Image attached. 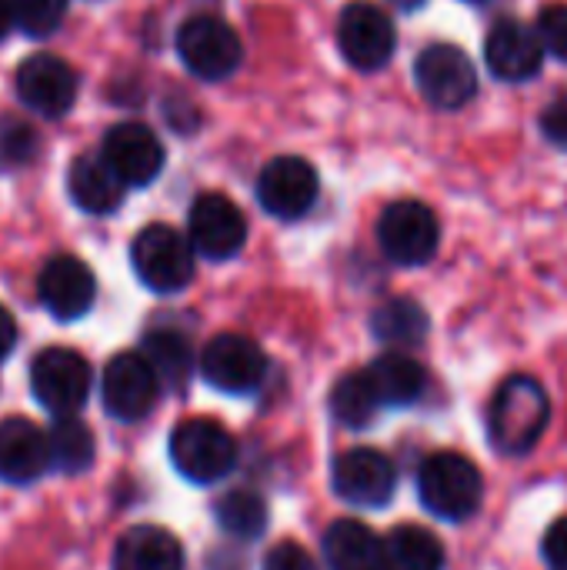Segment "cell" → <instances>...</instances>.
Instances as JSON below:
<instances>
[{
    "label": "cell",
    "instance_id": "obj_1",
    "mask_svg": "<svg viewBox=\"0 0 567 570\" xmlns=\"http://www.w3.org/2000/svg\"><path fill=\"white\" fill-rule=\"evenodd\" d=\"M551 421V401L535 377H508L488 411V434L501 454H528Z\"/></svg>",
    "mask_w": 567,
    "mask_h": 570
},
{
    "label": "cell",
    "instance_id": "obj_2",
    "mask_svg": "<svg viewBox=\"0 0 567 570\" xmlns=\"http://www.w3.org/2000/svg\"><path fill=\"white\" fill-rule=\"evenodd\" d=\"M421 504L441 521H468L485 501V478L475 461L458 451L431 454L418 471Z\"/></svg>",
    "mask_w": 567,
    "mask_h": 570
},
{
    "label": "cell",
    "instance_id": "obj_3",
    "mask_svg": "<svg viewBox=\"0 0 567 570\" xmlns=\"http://www.w3.org/2000/svg\"><path fill=\"white\" fill-rule=\"evenodd\" d=\"M130 264L140 284L157 294H177L194 277V250L187 237H180L167 224H150L134 237Z\"/></svg>",
    "mask_w": 567,
    "mask_h": 570
},
{
    "label": "cell",
    "instance_id": "obj_4",
    "mask_svg": "<svg viewBox=\"0 0 567 570\" xmlns=\"http://www.w3.org/2000/svg\"><path fill=\"white\" fill-rule=\"evenodd\" d=\"M170 461L194 484H214L234 471L237 448L227 428L207 417H190L170 434Z\"/></svg>",
    "mask_w": 567,
    "mask_h": 570
},
{
    "label": "cell",
    "instance_id": "obj_5",
    "mask_svg": "<svg viewBox=\"0 0 567 570\" xmlns=\"http://www.w3.org/2000/svg\"><path fill=\"white\" fill-rule=\"evenodd\" d=\"M378 240L388 261L401 267H421L438 254L441 227L428 204L421 200H398L378 220Z\"/></svg>",
    "mask_w": 567,
    "mask_h": 570
},
{
    "label": "cell",
    "instance_id": "obj_6",
    "mask_svg": "<svg viewBox=\"0 0 567 570\" xmlns=\"http://www.w3.org/2000/svg\"><path fill=\"white\" fill-rule=\"evenodd\" d=\"M177 53H180L184 67L201 80H224L244 60V47H241V37L234 33V27L217 17H207V13L190 17L177 30Z\"/></svg>",
    "mask_w": 567,
    "mask_h": 570
},
{
    "label": "cell",
    "instance_id": "obj_7",
    "mask_svg": "<svg viewBox=\"0 0 567 570\" xmlns=\"http://www.w3.org/2000/svg\"><path fill=\"white\" fill-rule=\"evenodd\" d=\"M414 80L424 100L438 110H461L478 94V70L454 43H431L414 63Z\"/></svg>",
    "mask_w": 567,
    "mask_h": 570
},
{
    "label": "cell",
    "instance_id": "obj_8",
    "mask_svg": "<svg viewBox=\"0 0 567 570\" xmlns=\"http://www.w3.org/2000/svg\"><path fill=\"white\" fill-rule=\"evenodd\" d=\"M30 387L50 414H74L90 394V364L70 347H47L30 367Z\"/></svg>",
    "mask_w": 567,
    "mask_h": 570
},
{
    "label": "cell",
    "instance_id": "obj_9",
    "mask_svg": "<svg viewBox=\"0 0 567 570\" xmlns=\"http://www.w3.org/2000/svg\"><path fill=\"white\" fill-rule=\"evenodd\" d=\"M338 43L351 67L381 70L398 47V30L391 17L374 3H348L338 20Z\"/></svg>",
    "mask_w": 567,
    "mask_h": 570
},
{
    "label": "cell",
    "instance_id": "obj_10",
    "mask_svg": "<svg viewBox=\"0 0 567 570\" xmlns=\"http://www.w3.org/2000/svg\"><path fill=\"white\" fill-rule=\"evenodd\" d=\"M187 234L190 247L211 261H227L234 257L244 240H247V220L241 207L224 197V194H201L190 207L187 217Z\"/></svg>",
    "mask_w": 567,
    "mask_h": 570
},
{
    "label": "cell",
    "instance_id": "obj_11",
    "mask_svg": "<svg viewBox=\"0 0 567 570\" xmlns=\"http://www.w3.org/2000/svg\"><path fill=\"white\" fill-rule=\"evenodd\" d=\"M201 374L211 387L227 394L254 391L267 374L264 351L244 334H217L201 354Z\"/></svg>",
    "mask_w": 567,
    "mask_h": 570
},
{
    "label": "cell",
    "instance_id": "obj_12",
    "mask_svg": "<svg viewBox=\"0 0 567 570\" xmlns=\"http://www.w3.org/2000/svg\"><path fill=\"white\" fill-rule=\"evenodd\" d=\"M257 200L267 214L297 220L317 200V170L304 157H274L257 177Z\"/></svg>",
    "mask_w": 567,
    "mask_h": 570
},
{
    "label": "cell",
    "instance_id": "obj_13",
    "mask_svg": "<svg viewBox=\"0 0 567 570\" xmlns=\"http://www.w3.org/2000/svg\"><path fill=\"white\" fill-rule=\"evenodd\" d=\"M160 397V381L144 354L124 351L104 371V407L117 421H140L154 411Z\"/></svg>",
    "mask_w": 567,
    "mask_h": 570
},
{
    "label": "cell",
    "instance_id": "obj_14",
    "mask_svg": "<svg viewBox=\"0 0 567 570\" xmlns=\"http://www.w3.org/2000/svg\"><path fill=\"white\" fill-rule=\"evenodd\" d=\"M100 160L124 187H147L164 170V144L144 124H117L104 137Z\"/></svg>",
    "mask_w": 567,
    "mask_h": 570
},
{
    "label": "cell",
    "instance_id": "obj_15",
    "mask_svg": "<svg viewBox=\"0 0 567 570\" xmlns=\"http://www.w3.org/2000/svg\"><path fill=\"white\" fill-rule=\"evenodd\" d=\"M398 471L374 448H354L334 464V491L354 508H384L394 498Z\"/></svg>",
    "mask_w": 567,
    "mask_h": 570
},
{
    "label": "cell",
    "instance_id": "obj_16",
    "mask_svg": "<svg viewBox=\"0 0 567 570\" xmlns=\"http://www.w3.org/2000/svg\"><path fill=\"white\" fill-rule=\"evenodd\" d=\"M37 294L57 321H77L90 311L97 284L90 267L74 254H57L43 264L37 277Z\"/></svg>",
    "mask_w": 567,
    "mask_h": 570
},
{
    "label": "cell",
    "instance_id": "obj_17",
    "mask_svg": "<svg viewBox=\"0 0 567 570\" xmlns=\"http://www.w3.org/2000/svg\"><path fill=\"white\" fill-rule=\"evenodd\" d=\"M17 94L30 110L43 117H60L77 100V73L67 60L53 53H37L20 63Z\"/></svg>",
    "mask_w": 567,
    "mask_h": 570
},
{
    "label": "cell",
    "instance_id": "obj_18",
    "mask_svg": "<svg viewBox=\"0 0 567 570\" xmlns=\"http://www.w3.org/2000/svg\"><path fill=\"white\" fill-rule=\"evenodd\" d=\"M485 60H488V70L498 80L521 83V80L538 77V70L545 63V47L538 40V30L525 27L521 20H501L488 33Z\"/></svg>",
    "mask_w": 567,
    "mask_h": 570
},
{
    "label": "cell",
    "instance_id": "obj_19",
    "mask_svg": "<svg viewBox=\"0 0 567 570\" xmlns=\"http://www.w3.org/2000/svg\"><path fill=\"white\" fill-rule=\"evenodd\" d=\"M50 468L47 434L27 417L0 421V481L33 484Z\"/></svg>",
    "mask_w": 567,
    "mask_h": 570
},
{
    "label": "cell",
    "instance_id": "obj_20",
    "mask_svg": "<svg viewBox=\"0 0 567 570\" xmlns=\"http://www.w3.org/2000/svg\"><path fill=\"white\" fill-rule=\"evenodd\" d=\"M114 570H184V551L164 528H130L114 548Z\"/></svg>",
    "mask_w": 567,
    "mask_h": 570
},
{
    "label": "cell",
    "instance_id": "obj_21",
    "mask_svg": "<svg viewBox=\"0 0 567 570\" xmlns=\"http://www.w3.org/2000/svg\"><path fill=\"white\" fill-rule=\"evenodd\" d=\"M368 381L381 401V407H411L428 391L424 367L408 354H384L368 367Z\"/></svg>",
    "mask_w": 567,
    "mask_h": 570
},
{
    "label": "cell",
    "instance_id": "obj_22",
    "mask_svg": "<svg viewBox=\"0 0 567 570\" xmlns=\"http://www.w3.org/2000/svg\"><path fill=\"white\" fill-rule=\"evenodd\" d=\"M324 558L331 570L384 568V548L378 534L361 521H338L324 534Z\"/></svg>",
    "mask_w": 567,
    "mask_h": 570
},
{
    "label": "cell",
    "instance_id": "obj_23",
    "mask_svg": "<svg viewBox=\"0 0 567 570\" xmlns=\"http://www.w3.org/2000/svg\"><path fill=\"white\" fill-rule=\"evenodd\" d=\"M67 190L87 214H110L124 200V184L100 157H77L67 174Z\"/></svg>",
    "mask_w": 567,
    "mask_h": 570
},
{
    "label": "cell",
    "instance_id": "obj_24",
    "mask_svg": "<svg viewBox=\"0 0 567 570\" xmlns=\"http://www.w3.org/2000/svg\"><path fill=\"white\" fill-rule=\"evenodd\" d=\"M388 570H444V544L418 524H401L381 541Z\"/></svg>",
    "mask_w": 567,
    "mask_h": 570
},
{
    "label": "cell",
    "instance_id": "obj_25",
    "mask_svg": "<svg viewBox=\"0 0 567 570\" xmlns=\"http://www.w3.org/2000/svg\"><path fill=\"white\" fill-rule=\"evenodd\" d=\"M47 451H50V468L63 474H80L94 464V434L84 421L63 414L47 431Z\"/></svg>",
    "mask_w": 567,
    "mask_h": 570
},
{
    "label": "cell",
    "instance_id": "obj_26",
    "mask_svg": "<svg viewBox=\"0 0 567 570\" xmlns=\"http://www.w3.org/2000/svg\"><path fill=\"white\" fill-rule=\"evenodd\" d=\"M371 327H374V337L384 341V344H398V347H411V344H421L428 337V314L421 304L408 301V297H394L388 304H381L371 317Z\"/></svg>",
    "mask_w": 567,
    "mask_h": 570
},
{
    "label": "cell",
    "instance_id": "obj_27",
    "mask_svg": "<svg viewBox=\"0 0 567 570\" xmlns=\"http://www.w3.org/2000/svg\"><path fill=\"white\" fill-rule=\"evenodd\" d=\"M217 524L234 541H257L267 531V504L254 491H231L214 508Z\"/></svg>",
    "mask_w": 567,
    "mask_h": 570
},
{
    "label": "cell",
    "instance_id": "obj_28",
    "mask_svg": "<svg viewBox=\"0 0 567 570\" xmlns=\"http://www.w3.org/2000/svg\"><path fill=\"white\" fill-rule=\"evenodd\" d=\"M144 361L160 384L180 387L190 374V341L180 331H150L144 337Z\"/></svg>",
    "mask_w": 567,
    "mask_h": 570
},
{
    "label": "cell",
    "instance_id": "obj_29",
    "mask_svg": "<svg viewBox=\"0 0 567 570\" xmlns=\"http://www.w3.org/2000/svg\"><path fill=\"white\" fill-rule=\"evenodd\" d=\"M378 407H381V401H378V394H374V387L368 381V371H354V374L341 377L334 394H331L334 417L344 428H354V431L368 428L378 417Z\"/></svg>",
    "mask_w": 567,
    "mask_h": 570
},
{
    "label": "cell",
    "instance_id": "obj_30",
    "mask_svg": "<svg viewBox=\"0 0 567 570\" xmlns=\"http://www.w3.org/2000/svg\"><path fill=\"white\" fill-rule=\"evenodd\" d=\"M13 23L30 37H47L60 27L67 13V0H10Z\"/></svg>",
    "mask_w": 567,
    "mask_h": 570
},
{
    "label": "cell",
    "instance_id": "obj_31",
    "mask_svg": "<svg viewBox=\"0 0 567 570\" xmlns=\"http://www.w3.org/2000/svg\"><path fill=\"white\" fill-rule=\"evenodd\" d=\"M37 150V134L17 117L0 120V164H23Z\"/></svg>",
    "mask_w": 567,
    "mask_h": 570
},
{
    "label": "cell",
    "instance_id": "obj_32",
    "mask_svg": "<svg viewBox=\"0 0 567 570\" xmlns=\"http://www.w3.org/2000/svg\"><path fill=\"white\" fill-rule=\"evenodd\" d=\"M538 40L545 47V53L558 57L567 63V3H555L548 10H541L538 17Z\"/></svg>",
    "mask_w": 567,
    "mask_h": 570
},
{
    "label": "cell",
    "instance_id": "obj_33",
    "mask_svg": "<svg viewBox=\"0 0 567 570\" xmlns=\"http://www.w3.org/2000/svg\"><path fill=\"white\" fill-rule=\"evenodd\" d=\"M264 570H317V564H314V558L301 544L284 541V544H277V548L267 551Z\"/></svg>",
    "mask_w": 567,
    "mask_h": 570
},
{
    "label": "cell",
    "instance_id": "obj_34",
    "mask_svg": "<svg viewBox=\"0 0 567 570\" xmlns=\"http://www.w3.org/2000/svg\"><path fill=\"white\" fill-rule=\"evenodd\" d=\"M541 554H545L548 570H567V518L555 521L548 528L545 544H541Z\"/></svg>",
    "mask_w": 567,
    "mask_h": 570
},
{
    "label": "cell",
    "instance_id": "obj_35",
    "mask_svg": "<svg viewBox=\"0 0 567 570\" xmlns=\"http://www.w3.org/2000/svg\"><path fill=\"white\" fill-rule=\"evenodd\" d=\"M541 130H545V137H548L555 147L567 150V97H558L551 107H545V114H541Z\"/></svg>",
    "mask_w": 567,
    "mask_h": 570
},
{
    "label": "cell",
    "instance_id": "obj_36",
    "mask_svg": "<svg viewBox=\"0 0 567 570\" xmlns=\"http://www.w3.org/2000/svg\"><path fill=\"white\" fill-rule=\"evenodd\" d=\"M13 347H17V321H13V314L0 304V361H7Z\"/></svg>",
    "mask_w": 567,
    "mask_h": 570
},
{
    "label": "cell",
    "instance_id": "obj_37",
    "mask_svg": "<svg viewBox=\"0 0 567 570\" xmlns=\"http://www.w3.org/2000/svg\"><path fill=\"white\" fill-rule=\"evenodd\" d=\"M10 27H13V7L10 0H0V40L10 33Z\"/></svg>",
    "mask_w": 567,
    "mask_h": 570
},
{
    "label": "cell",
    "instance_id": "obj_38",
    "mask_svg": "<svg viewBox=\"0 0 567 570\" xmlns=\"http://www.w3.org/2000/svg\"><path fill=\"white\" fill-rule=\"evenodd\" d=\"M398 7H404V10H414V7H421L424 0H394Z\"/></svg>",
    "mask_w": 567,
    "mask_h": 570
},
{
    "label": "cell",
    "instance_id": "obj_39",
    "mask_svg": "<svg viewBox=\"0 0 567 570\" xmlns=\"http://www.w3.org/2000/svg\"><path fill=\"white\" fill-rule=\"evenodd\" d=\"M468 3H488V0H468Z\"/></svg>",
    "mask_w": 567,
    "mask_h": 570
},
{
    "label": "cell",
    "instance_id": "obj_40",
    "mask_svg": "<svg viewBox=\"0 0 567 570\" xmlns=\"http://www.w3.org/2000/svg\"><path fill=\"white\" fill-rule=\"evenodd\" d=\"M378 570H388V568H378Z\"/></svg>",
    "mask_w": 567,
    "mask_h": 570
}]
</instances>
